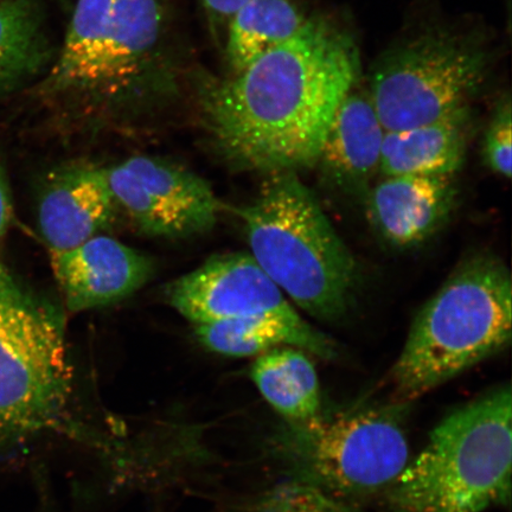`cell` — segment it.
Masks as SVG:
<instances>
[{
    "mask_svg": "<svg viewBox=\"0 0 512 512\" xmlns=\"http://www.w3.org/2000/svg\"><path fill=\"white\" fill-rule=\"evenodd\" d=\"M354 40L322 18L229 78L197 76L209 140L240 170L273 175L316 166L332 118L354 88Z\"/></svg>",
    "mask_w": 512,
    "mask_h": 512,
    "instance_id": "6da1fadb",
    "label": "cell"
},
{
    "mask_svg": "<svg viewBox=\"0 0 512 512\" xmlns=\"http://www.w3.org/2000/svg\"><path fill=\"white\" fill-rule=\"evenodd\" d=\"M159 0H78L41 91L74 119L136 114L176 91Z\"/></svg>",
    "mask_w": 512,
    "mask_h": 512,
    "instance_id": "7a4b0ae2",
    "label": "cell"
},
{
    "mask_svg": "<svg viewBox=\"0 0 512 512\" xmlns=\"http://www.w3.org/2000/svg\"><path fill=\"white\" fill-rule=\"evenodd\" d=\"M238 214L249 254L285 297L324 322L347 315L360 280L357 262L297 172L268 175Z\"/></svg>",
    "mask_w": 512,
    "mask_h": 512,
    "instance_id": "3957f363",
    "label": "cell"
},
{
    "mask_svg": "<svg viewBox=\"0 0 512 512\" xmlns=\"http://www.w3.org/2000/svg\"><path fill=\"white\" fill-rule=\"evenodd\" d=\"M512 278L492 254L464 259L415 316L392 380L398 402L418 399L509 347Z\"/></svg>",
    "mask_w": 512,
    "mask_h": 512,
    "instance_id": "277c9868",
    "label": "cell"
},
{
    "mask_svg": "<svg viewBox=\"0 0 512 512\" xmlns=\"http://www.w3.org/2000/svg\"><path fill=\"white\" fill-rule=\"evenodd\" d=\"M512 393L498 387L448 415L390 491L398 512H484L511 501Z\"/></svg>",
    "mask_w": 512,
    "mask_h": 512,
    "instance_id": "5b68a950",
    "label": "cell"
},
{
    "mask_svg": "<svg viewBox=\"0 0 512 512\" xmlns=\"http://www.w3.org/2000/svg\"><path fill=\"white\" fill-rule=\"evenodd\" d=\"M62 320L19 285L0 258V445L49 432L79 434Z\"/></svg>",
    "mask_w": 512,
    "mask_h": 512,
    "instance_id": "8992f818",
    "label": "cell"
},
{
    "mask_svg": "<svg viewBox=\"0 0 512 512\" xmlns=\"http://www.w3.org/2000/svg\"><path fill=\"white\" fill-rule=\"evenodd\" d=\"M407 402L322 415L288 424L281 448L300 480L332 496H362L392 486L409 463Z\"/></svg>",
    "mask_w": 512,
    "mask_h": 512,
    "instance_id": "52a82bcc",
    "label": "cell"
},
{
    "mask_svg": "<svg viewBox=\"0 0 512 512\" xmlns=\"http://www.w3.org/2000/svg\"><path fill=\"white\" fill-rule=\"evenodd\" d=\"M486 68L488 56L469 38L427 32L382 57L369 96L384 131L408 130L469 108Z\"/></svg>",
    "mask_w": 512,
    "mask_h": 512,
    "instance_id": "ba28073f",
    "label": "cell"
},
{
    "mask_svg": "<svg viewBox=\"0 0 512 512\" xmlns=\"http://www.w3.org/2000/svg\"><path fill=\"white\" fill-rule=\"evenodd\" d=\"M117 207L143 233L187 238L215 226L220 201L203 178L163 159L137 156L105 168Z\"/></svg>",
    "mask_w": 512,
    "mask_h": 512,
    "instance_id": "9c48e42d",
    "label": "cell"
},
{
    "mask_svg": "<svg viewBox=\"0 0 512 512\" xmlns=\"http://www.w3.org/2000/svg\"><path fill=\"white\" fill-rule=\"evenodd\" d=\"M166 296L195 325L255 315L302 317L249 253L213 256L174 281Z\"/></svg>",
    "mask_w": 512,
    "mask_h": 512,
    "instance_id": "30bf717a",
    "label": "cell"
},
{
    "mask_svg": "<svg viewBox=\"0 0 512 512\" xmlns=\"http://www.w3.org/2000/svg\"><path fill=\"white\" fill-rule=\"evenodd\" d=\"M50 260L67 307L73 312L120 302L143 287L153 271L150 258L105 235L50 254Z\"/></svg>",
    "mask_w": 512,
    "mask_h": 512,
    "instance_id": "8fae6325",
    "label": "cell"
},
{
    "mask_svg": "<svg viewBox=\"0 0 512 512\" xmlns=\"http://www.w3.org/2000/svg\"><path fill=\"white\" fill-rule=\"evenodd\" d=\"M117 208L105 168L72 163L51 172L38 203V226L49 253L69 251L100 235Z\"/></svg>",
    "mask_w": 512,
    "mask_h": 512,
    "instance_id": "7c38bea8",
    "label": "cell"
},
{
    "mask_svg": "<svg viewBox=\"0 0 512 512\" xmlns=\"http://www.w3.org/2000/svg\"><path fill=\"white\" fill-rule=\"evenodd\" d=\"M371 226L388 245H421L450 219L458 200L456 177L390 176L366 196Z\"/></svg>",
    "mask_w": 512,
    "mask_h": 512,
    "instance_id": "4fadbf2b",
    "label": "cell"
},
{
    "mask_svg": "<svg viewBox=\"0 0 512 512\" xmlns=\"http://www.w3.org/2000/svg\"><path fill=\"white\" fill-rule=\"evenodd\" d=\"M370 96L351 91L338 106L320 149L317 164L325 181L351 195L366 196L380 171L383 139Z\"/></svg>",
    "mask_w": 512,
    "mask_h": 512,
    "instance_id": "5bb4252c",
    "label": "cell"
},
{
    "mask_svg": "<svg viewBox=\"0 0 512 512\" xmlns=\"http://www.w3.org/2000/svg\"><path fill=\"white\" fill-rule=\"evenodd\" d=\"M469 137V108L431 124L386 132L380 172L384 177H456L464 164Z\"/></svg>",
    "mask_w": 512,
    "mask_h": 512,
    "instance_id": "9a60e30c",
    "label": "cell"
},
{
    "mask_svg": "<svg viewBox=\"0 0 512 512\" xmlns=\"http://www.w3.org/2000/svg\"><path fill=\"white\" fill-rule=\"evenodd\" d=\"M195 332L204 347L228 357L260 356L279 347L309 351L324 360L338 354L336 343L303 317L246 316L195 325Z\"/></svg>",
    "mask_w": 512,
    "mask_h": 512,
    "instance_id": "2e32d148",
    "label": "cell"
},
{
    "mask_svg": "<svg viewBox=\"0 0 512 512\" xmlns=\"http://www.w3.org/2000/svg\"><path fill=\"white\" fill-rule=\"evenodd\" d=\"M251 379L288 424H306L323 415L317 370L304 350L279 347L265 352L256 357Z\"/></svg>",
    "mask_w": 512,
    "mask_h": 512,
    "instance_id": "e0dca14e",
    "label": "cell"
},
{
    "mask_svg": "<svg viewBox=\"0 0 512 512\" xmlns=\"http://www.w3.org/2000/svg\"><path fill=\"white\" fill-rule=\"evenodd\" d=\"M41 0H0V92L41 73L51 59Z\"/></svg>",
    "mask_w": 512,
    "mask_h": 512,
    "instance_id": "ac0fdd59",
    "label": "cell"
},
{
    "mask_svg": "<svg viewBox=\"0 0 512 512\" xmlns=\"http://www.w3.org/2000/svg\"><path fill=\"white\" fill-rule=\"evenodd\" d=\"M305 22L292 0H251L243 5L228 23L226 57L232 74L290 40Z\"/></svg>",
    "mask_w": 512,
    "mask_h": 512,
    "instance_id": "d6986e66",
    "label": "cell"
},
{
    "mask_svg": "<svg viewBox=\"0 0 512 512\" xmlns=\"http://www.w3.org/2000/svg\"><path fill=\"white\" fill-rule=\"evenodd\" d=\"M236 512H347L334 498L304 480L274 486Z\"/></svg>",
    "mask_w": 512,
    "mask_h": 512,
    "instance_id": "ffe728a7",
    "label": "cell"
},
{
    "mask_svg": "<svg viewBox=\"0 0 512 512\" xmlns=\"http://www.w3.org/2000/svg\"><path fill=\"white\" fill-rule=\"evenodd\" d=\"M512 114L510 96L498 102L486 130L483 145L484 163L499 177L512 175Z\"/></svg>",
    "mask_w": 512,
    "mask_h": 512,
    "instance_id": "44dd1931",
    "label": "cell"
},
{
    "mask_svg": "<svg viewBox=\"0 0 512 512\" xmlns=\"http://www.w3.org/2000/svg\"><path fill=\"white\" fill-rule=\"evenodd\" d=\"M248 2L251 0H202L209 18L217 25L229 23L236 12Z\"/></svg>",
    "mask_w": 512,
    "mask_h": 512,
    "instance_id": "7402d4cb",
    "label": "cell"
},
{
    "mask_svg": "<svg viewBox=\"0 0 512 512\" xmlns=\"http://www.w3.org/2000/svg\"><path fill=\"white\" fill-rule=\"evenodd\" d=\"M12 214H14V208H12L8 179H6L2 165H0V241L4 239L6 232H8Z\"/></svg>",
    "mask_w": 512,
    "mask_h": 512,
    "instance_id": "603a6c76",
    "label": "cell"
}]
</instances>
